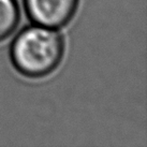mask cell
I'll use <instances>...</instances> for the list:
<instances>
[{
  "label": "cell",
  "instance_id": "cell-3",
  "mask_svg": "<svg viewBox=\"0 0 147 147\" xmlns=\"http://www.w3.org/2000/svg\"><path fill=\"white\" fill-rule=\"evenodd\" d=\"M18 23L20 9L16 0H0V42L16 30Z\"/></svg>",
  "mask_w": 147,
  "mask_h": 147
},
{
  "label": "cell",
  "instance_id": "cell-1",
  "mask_svg": "<svg viewBox=\"0 0 147 147\" xmlns=\"http://www.w3.org/2000/svg\"><path fill=\"white\" fill-rule=\"evenodd\" d=\"M63 52L65 41L58 29L33 25L24 28L15 37L10 55L13 65L20 73L39 78L57 68Z\"/></svg>",
  "mask_w": 147,
  "mask_h": 147
},
{
  "label": "cell",
  "instance_id": "cell-2",
  "mask_svg": "<svg viewBox=\"0 0 147 147\" xmlns=\"http://www.w3.org/2000/svg\"><path fill=\"white\" fill-rule=\"evenodd\" d=\"M80 0H24L26 13L34 25L59 29L71 22Z\"/></svg>",
  "mask_w": 147,
  "mask_h": 147
}]
</instances>
